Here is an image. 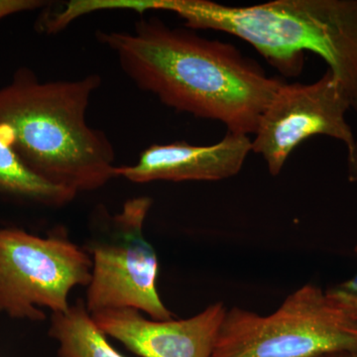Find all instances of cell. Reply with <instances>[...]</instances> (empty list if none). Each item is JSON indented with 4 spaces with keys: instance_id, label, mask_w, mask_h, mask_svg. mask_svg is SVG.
<instances>
[{
    "instance_id": "2",
    "label": "cell",
    "mask_w": 357,
    "mask_h": 357,
    "mask_svg": "<svg viewBox=\"0 0 357 357\" xmlns=\"http://www.w3.org/2000/svg\"><path fill=\"white\" fill-rule=\"evenodd\" d=\"M102 79L43 82L20 68L0 89V135L35 173L77 194L96 191L115 177L114 150L86 121Z\"/></svg>"
},
{
    "instance_id": "11",
    "label": "cell",
    "mask_w": 357,
    "mask_h": 357,
    "mask_svg": "<svg viewBox=\"0 0 357 357\" xmlns=\"http://www.w3.org/2000/svg\"><path fill=\"white\" fill-rule=\"evenodd\" d=\"M49 333L58 342L59 357H126L109 344L81 299L67 312L52 314Z\"/></svg>"
},
{
    "instance_id": "5",
    "label": "cell",
    "mask_w": 357,
    "mask_h": 357,
    "mask_svg": "<svg viewBox=\"0 0 357 357\" xmlns=\"http://www.w3.org/2000/svg\"><path fill=\"white\" fill-rule=\"evenodd\" d=\"M151 206L149 197H137L115 215L103 206L93 211L86 251L93 269L84 301L89 314L134 309L157 321L173 319L157 289L158 257L144 236Z\"/></svg>"
},
{
    "instance_id": "13",
    "label": "cell",
    "mask_w": 357,
    "mask_h": 357,
    "mask_svg": "<svg viewBox=\"0 0 357 357\" xmlns=\"http://www.w3.org/2000/svg\"><path fill=\"white\" fill-rule=\"evenodd\" d=\"M349 169L351 180L357 181V142L356 146L349 151ZM356 252L357 253V246ZM340 288L344 289V290L349 291V292L357 294V274L351 280L340 285Z\"/></svg>"
},
{
    "instance_id": "14",
    "label": "cell",
    "mask_w": 357,
    "mask_h": 357,
    "mask_svg": "<svg viewBox=\"0 0 357 357\" xmlns=\"http://www.w3.org/2000/svg\"><path fill=\"white\" fill-rule=\"evenodd\" d=\"M319 357H357V351L330 352Z\"/></svg>"
},
{
    "instance_id": "10",
    "label": "cell",
    "mask_w": 357,
    "mask_h": 357,
    "mask_svg": "<svg viewBox=\"0 0 357 357\" xmlns=\"http://www.w3.org/2000/svg\"><path fill=\"white\" fill-rule=\"evenodd\" d=\"M77 195L35 173L0 135V196L36 206L62 208L72 203Z\"/></svg>"
},
{
    "instance_id": "3",
    "label": "cell",
    "mask_w": 357,
    "mask_h": 357,
    "mask_svg": "<svg viewBox=\"0 0 357 357\" xmlns=\"http://www.w3.org/2000/svg\"><path fill=\"white\" fill-rule=\"evenodd\" d=\"M189 29L248 42L284 77H298L306 52L319 56L357 110V0H274L229 6L210 0H157Z\"/></svg>"
},
{
    "instance_id": "6",
    "label": "cell",
    "mask_w": 357,
    "mask_h": 357,
    "mask_svg": "<svg viewBox=\"0 0 357 357\" xmlns=\"http://www.w3.org/2000/svg\"><path fill=\"white\" fill-rule=\"evenodd\" d=\"M91 256L65 230L39 236L16 227H0V314L44 321L70 309L73 289L88 287Z\"/></svg>"
},
{
    "instance_id": "9",
    "label": "cell",
    "mask_w": 357,
    "mask_h": 357,
    "mask_svg": "<svg viewBox=\"0 0 357 357\" xmlns=\"http://www.w3.org/2000/svg\"><path fill=\"white\" fill-rule=\"evenodd\" d=\"M251 151L252 140L249 135L231 132L206 146L185 141L154 144L140 154L134 165L115 167L114 175L136 184L225 180L241 172Z\"/></svg>"
},
{
    "instance_id": "7",
    "label": "cell",
    "mask_w": 357,
    "mask_h": 357,
    "mask_svg": "<svg viewBox=\"0 0 357 357\" xmlns=\"http://www.w3.org/2000/svg\"><path fill=\"white\" fill-rule=\"evenodd\" d=\"M351 109L331 70L314 84L284 83L260 117L252 152L261 155L269 173L277 176L294 150L312 136L342 141L349 151L356 144L345 119Z\"/></svg>"
},
{
    "instance_id": "12",
    "label": "cell",
    "mask_w": 357,
    "mask_h": 357,
    "mask_svg": "<svg viewBox=\"0 0 357 357\" xmlns=\"http://www.w3.org/2000/svg\"><path fill=\"white\" fill-rule=\"evenodd\" d=\"M48 6L41 0H0V20L25 11L35 10Z\"/></svg>"
},
{
    "instance_id": "1",
    "label": "cell",
    "mask_w": 357,
    "mask_h": 357,
    "mask_svg": "<svg viewBox=\"0 0 357 357\" xmlns=\"http://www.w3.org/2000/svg\"><path fill=\"white\" fill-rule=\"evenodd\" d=\"M122 70L138 88L167 107L222 122L227 132L255 134L284 82L236 46L141 18L132 32H100Z\"/></svg>"
},
{
    "instance_id": "8",
    "label": "cell",
    "mask_w": 357,
    "mask_h": 357,
    "mask_svg": "<svg viewBox=\"0 0 357 357\" xmlns=\"http://www.w3.org/2000/svg\"><path fill=\"white\" fill-rule=\"evenodd\" d=\"M227 307L217 302L192 318L148 319L134 309L91 314L107 337L140 357H211Z\"/></svg>"
},
{
    "instance_id": "4",
    "label": "cell",
    "mask_w": 357,
    "mask_h": 357,
    "mask_svg": "<svg viewBox=\"0 0 357 357\" xmlns=\"http://www.w3.org/2000/svg\"><path fill=\"white\" fill-rule=\"evenodd\" d=\"M357 351V319L335 297L306 284L276 311L225 312L211 357H319Z\"/></svg>"
}]
</instances>
